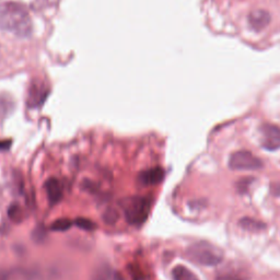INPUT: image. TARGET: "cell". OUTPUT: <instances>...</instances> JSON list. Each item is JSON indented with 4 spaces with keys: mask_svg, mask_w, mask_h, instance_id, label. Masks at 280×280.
Instances as JSON below:
<instances>
[{
    "mask_svg": "<svg viewBox=\"0 0 280 280\" xmlns=\"http://www.w3.org/2000/svg\"><path fill=\"white\" fill-rule=\"evenodd\" d=\"M72 226L71 220L67 219V218H61L55 220L53 224L51 225V230L53 231H57V232H64L69 230Z\"/></svg>",
    "mask_w": 280,
    "mask_h": 280,
    "instance_id": "12",
    "label": "cell"
},
{
    "mask_svg": "<svg viewBox=\"0 0 280 280\" xmlns=\"http://www.w3.org/2000/svg\"><path fill=\"white\" fill-rule=\"evenodd\" d=\"M238 225H240L244 230H248V231H252V232L263 231V230L266 229V225L264 224V222L250 218V217L242 218L240 222H238Z\"/></svg>",
    "mask_w": 280,
    "mask_h": 280,
    "instance_id": "10",
    "label": "cell"
},
{
    "mask_svg": "<svg viewBox=\"0 0 280 280\" xmlns=\"http://www.w3.org/2000/svg\"><path fill=\"white\" fill-rule=\"evenodd\" d=\"M10 145H11L10 142H7V140H2V142H0V150L8 149V148L10 147Z\"/></svg>",
    "mask_w": 280,
    "mask_h": 280,
    "instance_id": "20",
    "label": "cell"
},
{
    "mask_svg": "<svg viewBox=\"0 0 280 280\" xmlns=\"http://www.w3.org/2000/svg\"><path fill=\"white\" fill-rule=\"evenodd\" d=\"M229 167L232 170H258L263 167V161L248 150H240L230 156Z\"/></svg>",
    "mask_w": 280,
    "mask_h": 280,
    "instance_id": "4",
    "label": "cell"
},
{
    "mask_svg": "<svg viewBox=\"0 0 280 280\" xmlns=\"http://www.w3.org/2000/svg\"><path fill=\"white\" fill-rule=\"evenodd\" d=\"M186 255L192 262L204 266H217L224 259V253L204 241L192 244L187 249Z\"/></svg>",
    "mask_w": 280,
    "mask_h": 280,
    "instance_id": "3",
    "label": "cell"
},
{
    "mask_svg": "<svg viewBox=\"0 0 280 280\" xmlns=\"http://www.w3.org/2000/svg\"><path fill=\"white\" fill-rule=\"evenodd\" d=\"M254 177L252 176H248V177H242L237 181L236 183V191L240 194H245L248 193L249 188L251 186V184L254 182Z\"/></svg>",
    "mask_w": 280,
    "mask_h": 280,
    "instance_id": "13",
    "label": "cell"
},
{
    "mask_svg": "<svg viewBox=\"0 0 280 280\" xmlns=\"http://www.w3.org/2000/svg\"><path fill=\"white\" fill-rule=\"evenodd\" d=\"M45 191L48 197V201L51 204H56L62 201L64 196L63 184L59 179L52 177L46 181L45 183Z\"/></svg>",
    "mask_w": 280,
    "mask_h": 280,
    "instance_id": "9",
    "label": "cell"
},
{
    "mask_svg": "<svg viewBox=\"0 0 280 280\" xmlns=\"http://www.w3.org/2000/svg\"><path fill=\"white\" fill-rule=\"evenodd\" d=\"M49 89L48 87L41 80H33V82L29 89V95H28V104L30 108L35 109L42 105L46 97L48 96Z\"/></svg>",
    "mask_w": 280,
    "mask_h": 280,
    "instance_id": "5",
    "label": "cell"
},
{
    "mask_svg": "<svg viewBox=\"0 0 280 280\" xmlns=\"http://www.w3.org/2000/svg\"><path fill=\"white\" fill-rule=\"evenodd\" d=\"M262 131L265 135L263 147L267 150L278 149L280 147V128L271 124H265L262 127Z\"/></svg>",
    "mask_w": 280,
    "mask_h": 280,
    "instance_id": "7",
    "label": "cell"
},
{
    "mask_svg": "<svg viewBox=\"0 0 280 280\" xmlns=\"http://www.w3.org/2000/svg\"><path fill=\"white\" fill-rule=\"evenodd\" d=\"M119 207L130 226H143L149 216L151 199L144 196H130L119 201Z\"/></svg>",
    "mask_w": 280,
    "mask_h": 280,
    "instance_id": "2",
    "label": "cell"
},
{
    "mask_svg": "<svg viewBox=\"0 0 280 280\" xmlns=\"http://www.w3.org/2000/svg\"><path fill=\"white\" fill-rule=\"evenodd\" d=\"M173 280H199L187 267L178 265L172 270Z\"/></svg>",
    "mask_w": 280,
    "mask_h": 280,
    "instance_id": "11",
    "label": "cell"
},
{
    "mask_svg": "<svg viewBox=\"0 0 280 280\" xmlns=\"http://www.w3.org/2000/svg\"><path fill=\"white\" fill-rule=\"evenodd\" d=\"M58 3V0H35L34 6L36 8H43V7H49Z\"/></svg>",
    "mask_w": 280,
    "mask_h": 280,
    "instance_id": "18",
    "label": "cell"
},
{
    "mask_svg": "<svg viewBox=\"0 0 280 280\" xmlns=\"http://www.w3.org/2000/svg\"><path fill=\"white\" fill-rule=\"evenodd\" d=\"M117 212L114 209H108L103 215V219L108 225H113L115 221L117 220Z\"/></svg>",
    "mask_w": 280,
    "mask_h": 280,
    "instance_id": "17",
    "label": "cell"
},
{
    "mask_svg": "<svg viewBox=\"0 0 280 280\" xmlns=\"http://www.w3.org/2000/svg\"><path fill=\"white\" fill-rule=\"evenodd\" d=\"M75 225L77 227H79L80 229H84L86 231H92L96 228L95 222H93L92 220L87 219V218H77L75 220Z\"/></svg>",
    "mask_w": 280,
    "mask_h": 280,
    "instance_id": "14",
    "label": "cell"
},
{
    "mask_svg": "<svg viewBox=\"0 0 280 280\" xmlns=\"http://www.w3.org/2000/svg\"><path fill=\"white\" fill-rule=\"evenodd\" d=\"M270 192L274 196H280V183L275 182L270 184Z\"/></svg>",
    "mask_w": 280,
    "mask_h": 280,
    "instance_id": "19",
    "label": "cell"
},
{
    "mask_svg": "<svg viewBox=\"0 0 280 280\" xmlns=\"http://www.w3.org/2000/svg\"><path fill=\"white\" fill-rule=\"evenodd\" d=\"M271 21V15L264 9H256L250 12L248 16V22L250 28L255 32H261L265 30Z\"/></svg>",
    "mask_w": 280,
    "mask_h": 280,
    "instance_id": "6",
    "label": "cell"
},
{
    "mask_svg": "<svg viewBox=\"0 0 280 280\" xmlns=\"http://www.w3.org/2000/svg\"><path fill=\"white\" fill-rule=\"evenodd\" d=\"M8 215H9V218L13 221H20L22 218L21 209L18 205H12L9 210H8Z\"/></svg>",
    "mask_w": 280,
    "mask_h": 280,
    "instance_id": "16",
    "label": "cell"
},
{
    "mask_svg": "<svg viewBox=\"0 0 280 280\" xmlns=\"http://www.w3.org/2000/svg\"><path fill=\"white\" fill-rule=\"evenodd\" d=\"M0 30L11 32L19 37L32 34V21L26 7L19 3L0 5Z\"/></svg>",
    "mask_w": 280,
    "mask_h": 280,
    "instance_id": "1",
    "label": "cell"
},
{
    "mask_svg": "<svg viewBox=\"0 0 280 280\" xmlns=\"http://www.w3.org/2000/svg\"><path fill=\"white\" fill-rule=\"evenodd\" d=\"M216 280H248L241 274L235 273V271H226L224 274L217 276Z\"/></svg>",
    "mask_w": 280,
    "mask_h": 280,
    "instance_id": "15",
    "label": "cell"
},
{
    "mask_svg": "<svg viewBox=\"0 0 280 280\" xmlns=\"http://www.w3.org/2000/svg\"><path fill=\"white\" fill-rule=\"evenodd\" d=\"M166 172L162 168H151L140 172L138 174V182L143 185H155L161 183Z\"/></svg>",
    "mask_w": 280,
    "mask_h": 280,
    "instance_id": "8",
    "label": "cell"
}]
</instances>
